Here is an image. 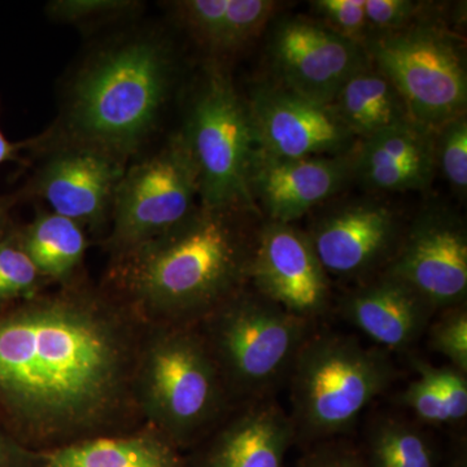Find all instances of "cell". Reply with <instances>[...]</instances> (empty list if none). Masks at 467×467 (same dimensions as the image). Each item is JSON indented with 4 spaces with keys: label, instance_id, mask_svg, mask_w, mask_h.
<instances>
[{
    "label": "cell",
    "instance_id": "1",
    "mask_svg": "<svg viewBox=\"0 0 467 467\" xmlns=\"http://www.w3.org/2000/svg\"><path fill=\"white\" fill-rule=\"evenodd\" d=\"M131 370L128 330L94 301L0 306V426L29 450L90 438L125 401Z\"/></svg>",
    "mask_w": 467,
    "mask_h": 467
},
{
    "label": "cell",
    "instance_id": "2",
    "mask_svg": "<svg viewBox=\"0 0 467 467\" xmlns=\"http://www.w3.org/2000/svg\"><path fill=\"white\" fill-rule=\"evenodd\" d=\"M233 212L202 208L164 235L126 252L124 278L156 312L183 318L208 315L242 290L252 245Z\"/></svg>",
    "mask_w": 467,
    "mask_h": 467
},
{
    "label": "cell",
    "instance_id": "3",
    "mask_svg": "<svg viewBox=\"0 0 467 467\" xmlns=\"http://www.w3.org/2000/svg\"><path fill=\"white\" fill-rule=\"evenodd\" d=\"M171 73V55L159 39L135 38L101 52L70 90L67 146L88 147L125 162L156 128Z\"/></svg>",
    "mask_w": 467,
    "mask_h": 467
},
{
    "label": "cell",
    "instance_id": "4",
    "mask_svg": "<svg viewBox=\"0 0 467 467\" xmlns=\"http://www.w3.org/2000/svg\"><path fill=\"white\" fill-rule=\"evenodd\" d=\"M395 376L384 350L368 348L349 335L315 331L288 376L295 435L326 441L344 434Z\"/></svg>",
    "mask_w": 467,
    "mask_h": 467
},
{
    "label": "cell",
    "instance_id": "5",
    "mask_svg": "<svg viewBox=\"0 0 467 467\" xmlns=\"http://www.w3.org/2000/svg\"><path fill=\"white\" fill-rule=\"evenodd\" d=\"M207 344L223 384L236 395L269 398L288 379L315 322L297 317L254 292L239 290L208 313Z\"/></svg>",
    "mask_w": 467,
    "mask_h": 467
},
{
    "label": "cell",
    "instance_id": "6",
    "mask_svg": "<svg viewBox=\"0 0 467 467\" xmlns=\"http://www.w3.org/2000/svg\"><path fill=\"white\" fill-rule=\"evenodd\" d=\"M182 134L198 168L202 208L256 209L248 184L256 150L250 113L221 67H209Z\"/></svg>",
    "mask_w": 467,
    "mask_h": 467
},
{
    "label": "cell",
    "instance_id": "7",
    "mask_svg": "<svg viewBox=\"0 0 467 467\" xmlns=\"http://www.w3.org/2000/svg\"><path fill=\"white\" fill-rule=\"evenodd\" d=\"M374 64L400 92L417 124L438 131L465 115L467 70L460 42L441 27L411 24L398 32L368 36Z\"/></svg>",
    "mask_w": 467,
    "mask_h": 467
},
{
    "label": "cell",
    "instance_id": "8",
    "mask_svg": "<svg viewBox=\"0 0 467 467\" xmlns=\"http://www.w3.org/2000/svg\"><path fill=\"white\" fill-rule=\"evenodd\" d=\"M140 370L147 409L171 441H189L216 417L226 387L201 335H160Z\"/></svg>",
    "mask_w": 467,
    "mask_h": 467
},
{
    "label": "cell",
    "instance_id": "9",
    "mask_svg": "<svg viewBox=\"0 0 467 467\" xmlns=\"http://www.w3.org/2000/svg\"><path fill=\"white\" fill-rule=\"evenodd\" d=\"M199 171L182 131L125 171L112 204L110 243L126 254L181 225L195 212Z\"/></svg>",
    "mask_w": 467,
    "mask_h": 467
},
{
    "label": "cell",
    "instance_id": "10",
    "mask_svg": "<svg viewBox=\"0 0 467 467\" xmlns=\"http://www.w3.org/2000/svg\"><path fill=\"white\" fill-rule=\"evenodd\" d=\"M269 52L276 84L325 106H331L350 77L370 64L364 46L301 17L276 24Z\"/></svg>",
    "mask_w": 467,
    "mask_h": 467
},
{
    "label": "cell",
    "instance_id": "11",
    "mask_svg": "<svg viewBox=\"0 0 467 467\" xmlns=\"http://www.w3.org/2000/svg\"><path fill=\"white\" fill-rule=\"evenodd\" d=\"M247 103L256 150L276 159L344 155L358 140L331 106L316 103L279 84H263Z\"/></svg>",
    "mask_w": 467,
    "mask_h": 467
},
{
    "label": "cell",
    "instance_id": "12",
    "mask_svg": "<svg viewBox=\"0 0 467 467\" xmlns=\"http://www.w3.org/2000/svg\"><path fill=\"white\" fill-rule=\"evenodd\" d=\"M383 273L413 288L436 310L465 303L467 234L462 221L445 209L423 212Z\"/></svg>",
    "mask_w": 467,
    "mask_h": 467
},
{
    "label": "cell",
    "instance_id": "13",
    "mask_svg": "<svg viewBox=\"0 0 467 467\" xmlns=\"http://www.w3.org/2000/svg\"><path fill=\"white\" fill-rule=\"evenodd\" d=\"M254 291L285 312L316 322L330 306V284L308 234L267 220L252 245Z\"/></svg>",
    "mask_w": 467,
    "mask_h": 467
},
{
    "label": "cell",
    "instance_id": "14",
    "mask_svg": "<svg viewBox=\"0 0 467 467\" xmlns=\"http://www.w3.org/2000/svg\"><path fill=\"white\" fill-rule=\"evenodd\" d=\"M353 180V150L344 155L276 159L254 150L250 192L267 220L292 223L306 212L337 195Z\"/></svg>",
    "mask_w": 467,
    "mask_h": 467
},
{
    "label": "cell",
    "instance_id": "15",
    "mask_svg": "<svg viewBox=\"0 0 467 467\" xmlns=\"http://www.w3.org/2000/svg\"><path fill=\"white\" fill-rule=\"evenodd\" d=\"M308 236L326 275L358 278L391 260L399 245L398 217L387 205L356 202L319 218Z\"/></svg>",
    "mask_w": 467,
    "mask_h": 467
},
{
    "label": "cell",
    "instance_id": "16",
    "mask_svg": "<svg viewBox=\"0 0 467 467\" xmlns=\"http://www.w3.org/2000/svg\"><path fill=\"white\" fill-rule=\"evenodd\" d=\"M125 171V162L100 150L67 146L46 162L36 180V192L54 213L81 226H98L112 212Z\"/></svg>",
    "mask_w": 467,
    "mask_h": 467
},
{
    "label": "cell",
    "instance_id": "17",
    "mask_svg": "<svg viewBox=\"0 0 467 467\" xmlns=\"http://www.w3.org/2000/svg\"><path fill=\"white\" fill-rule=\"evenodd\" d=\"M435 131L413 119L386 129L353 150V178L378 192H416L436 171Z\"/></svg>",
    "mask_w": 467,
    "mask_h": 467
},
{
    "label": "cell",
    "instance_id": "18",
    "mask_svg": "<svg viewBox=\"0 0 467 467\" xmlns=\"http://www.w3.org/2000/svg\"><path fill=\"white\" fill-rule=\"evenodd\" d=\"M340 308L346 321L368 339L395 350L420 339L436 312L425 297L386 273L350 291Z\"/></svg>",
    "mask_w": 467,
    "mask_h": 467
},
{
    "label": "cell",
    "instance_id": "19",
    "mask_svg": "<svg viewBox=\"0 0 467 467\" xmlns=\"http://www.w3.org/2000/svg\"><path fill=\"white\" fill-rule=\"evenodd\" d=\"M295 436L284 409L263 399L221 430L196 467H284Z\"/></svg>",
    "mask_w": 467,
    "mask_h": 467
},
{
    "label": "cell",
    "instance_id": "20",
    "mask_svg": "<svg viewBox=\"0 0 467 467\" xmlns=\"http://www.w3.org/2000/svg\"><path fill=\"white\" fill-rule=\"evenodd\" d=\"M38 467H184L167 436H94L39 451Z\"/></svg>",
    "mask_w": 467,
    "mask_h": 467
},
{
    "label": "cell",
    "instance_id": "21",
    "mask_svg": "<svg viewBox=\"0 0 467 467\" xmlns=\"http://www.w3.org/2000/svg\"><path fill=\"white\" fill-rule=\"evenodd\" d=\"M331 107L358 140L411 119L400 92L371 60L344 84Z\"/></svg>",
    "mask_w": 467,
    "mask_h": 467
},
{
    "label": "cell",
    "instance_id": "22",
    "mask_svg": "<svg viewBox=\"0 0 467 467\" xmlns=\"http://www.w3.org/2000/svg\"><path fill=\"white\" fill-rule=\"evenodd\" d=\"M18 244L39 275L61 279L69 275L84 257L86 238L81 225L52 212L39 214Z\"/></svg>",
    "mask_w": 467,
    "mask_h": 467
},
{
    "label": "cell",
    "instance_id": "23",
    "mask_svg": "<svg viewBox=\"0 0 467 467\" xmlns=\"http://www.w3.org/2000/svg\"><path fill=\"white\" fill-rule=\"evenodd\" d=\"M270 0H213L202 14L195 38L217 52H234L247 45L275 11Z\"/></svg>",
    "mask_w": 467,
    "mask_h": 467
},
{
    "label": "cell",
    "instance_id": "24",
    "mask_svg": "<svg viewBox=\"0 0 467 467\" xmlns=\"http://www.w3.org/2000/svg\"><path fill=\"white\" fill-rule=\"evenodd\" d=\"M362 457L368 467H438L430 436L409 420L391 416L371 422Z\"/></svg>",
    "mask_w": 467,
    "mask_h": 467
},
{
    "label": "cell",
    "instance_id": "25",
    "mask_svg": "<svg viewBox=\"0 0 467 467\" xmlns=\"http://www.w3.org/2000/svg\"><path fill=\"white\" fill-rule=\"evenodd\" d=\"M436 168H441L454 192L466 195L467 119L461 115L441 126L435 135Z\"/></svg>",
    "mask_w": 467,
    "mask_h": 467
},
{
    "label": "cell",
    "instance_id": "26",
    "mask_svg": "<svg viewBox=\"0 0 467 467\" xmlns=\"http://www.w3.org/2000/svg\"><path fill=\"white\" fill-rule=\"evenodd\" d=\"M430 347L450 359L451 367L467 374V310L465 304L444 309L430 324Z\"/></svg>",
    "mask_w": 467,
    "mask_h": 467
},
{
    "label": "cell",
    "instance_id": "27",
    "mask_svg": "<svg viewBox=\"0 0 467 467\" xmlns=\"http://www.w3.org/2000/svg\"><path fill=\"white\" fill-rule=\"evenodd\" d=\"M39 275L18 243H0V306L30 296L36 290Z\"/></svg>",
    "mask_w": 467,
    "mask_h": 467
},
{
    "label": "cell",
    "instance_id": "28",
    "mask_svg": "<svg viewBox=\"0 0 467 467\" xmlns=\"http://www.w3.org/2000/svg\"><path fill=\"white\" fill-rule=\"evenodd\" d=\"M310 5L328 29L362 46L368 41L365 0H317Z\"/></svg>",
    "mask_w": 467,
    "mask_h": 467
},
{
    "label": "cell",
    "instance_id": "29",
    "mask_svg": "<svg viewBox=\"0 0 467 467\" xmlns=\"http://www.w3.org/2000/svg\"><path fill=\"white\" fill-rule=\"evenodd\" d=\"M140 7L130 0H57L48 5V15L61 23H99L130 14Z\"/></svg>",
    "mask_w": 467,
    "mask_h": 467
},
{
    "label": "cell",
    "instance_id": "30",
    "mask_svg": "<svg viewBox=\"0 0 467 467\" xmlns=\"http://www.w3.org/2000/svg\"><path fill=\"white\" fill-rule=\"evenodd\" d=\"M414 368L420 376L429 378L441 392L450 414L451 423L461 422L467 416L466 374L453 367H434L414 358Z\"/></svg>",
    "mask_w": 467,
    "mask_h": 467
},
{
    "label": "cell",
    "instance_id": "31",
    "mask_svg": "<svg viewBox=\"0 0 467 467\" xmlns=\"http://www.w3.org/2000/svg\"><path fill=\"white\" fill-rule=\"evenodd\" d=\"M399 402L410 409L418 420L429 425H447L451 423L448 409L442 400L441 392L429 378L420 376L409 384L402 392Z\"/></svg>",
    "mask_w": 467,
    "mask_h": 467
},
{
    "label": "cell",
    "instance_id": "32",
    "mask_svg": "<svg viewBox=\"0 0 467 467\" xmlns=\"http://www.w3.org/2000/svg\"><path fill=\"white\" fill-rule=\"evenodd\" d=\"M422 7V3L413 0H365L368 26L376 29L377 34L398 32L410 26Z\"/></svg>",
    "mask_w": 467,
    "mask_h": 467
},
{
    "label": "cell",
    "instance_id": "33",
    "mask_svg": "<svg viewBox=\"0 0 467 467\" xmlns=\"http://www.w3.org/2000/svg\"><path fill=\"white\" fill-rule=\"evenodd\" d=\"M297 467H368L364 457L342 442L319 445L300 461Z\"/></svg>",
    "mask_w": 467,
    "mask_h": 467
},
{
    "label": "cell",
    "instance_id": "34",
    "mask_svg": "<svg viewBox=\"0 0 467 467\" xmlns=\"http://www.w3.org/2000/svg\"><path fill=\"white\" fill-rule=\"evenodd\" d=\"M39 451L29 450L0 426V467H38Z\"/></svg>",
    "mask_w": 467,
    "mask_h": 467
},
{
    "label": "cell",
    "instance_id": "35",
    "mask_svg": "<svg viewBox=\"0 0 467 467\" xmlns=\"http://www.w3.org/2000/svg\"><path fill=\"white\" fill-rule=\"evenodd\" d=\"M26 146V143H11L0 130V164L5 161L17 160L20 150Z\"/></svg>",
    "mask_w": 467,
    "mask_h": 467
},
{
    "label": "cell",
    "instance_id": "36",
    "mask_svg": "<svg viewBox=\"0 0 467 467\" xmlns=\"http://www.w3.org/2000/svg\"><path fill=\"white\" fill-rule=\"evenodd\" d=\"M2 214H3V212H2V209H0V223H2Z\"/></svg>",
    "mask_w": 467,
    "mask_h": 467
}]
</instances>
